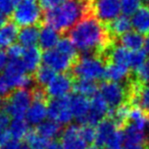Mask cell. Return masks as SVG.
I'll list each match as a JSON object with an SVG mask.
<instances>
[{"mask_svg":"<svg viewBox=\"0 0 149 149\" xmlns=\"http://www.w3.org/2000/svg\"><path fill=\"white\" fill-rule=\"evenodd\" d=\"M145 42L144 35H142L139 32L135 31V30H131V31L125 33L120 37V44L126 47L127 49L132 50V51H136V50H140L143 48Z\"/></svg>","mask_w":149,"mask_h":149,"instance_id":"7402d4cb","label":"cell"},{"mask_svg":"<svg viewBox=\"0 0 149 149\" xmlns=\"http://www.w3.org/2000/svg\"><path fill=\"white\" fill-rule=\"evenodd\" d=\"M135 79L143 85H149V59L135 70Z\"/></svg>","mask_w":149,"mask_h":149,"instance_id":"836d02e7","label":"cell"},{"mask_svg":"<svg viewBox=\"0 0 149 149\" xmlns=\"http://www.w3.org/2000/svg\"><path fill=\"white\" fill-rule=\"evenodd\" d=\"M90 111L86 118L85 125H92V126H97L102 120L107 118L109 114V106L107 102L105 101L99 91L90 98Z\"/></svg>","mask_w":149,"mask_h":149,"instance_id":"30bf717a","label":"cell"},{"mask_svg":"<svg viewBox=\"0 0 149 149\" xmlns=\"http://www.w3.org/2000/svg\"><path fill=\"white\" fill-rule=\"evenodd\" d=\"M55 70L43 63L34 72V80H35V83L38 87L46 88L50 84V82L55 78Z\"/></svg>","mask_w":149,"mask_h":149,"instance_id":"484cf974","label":"cell"},{"mask_svg":"<svg viewBox=\"0 0 149 149\" xmlns=\"http://www.w3.org/2000/svg\"><path fill=\"white\" fill-rule=\"evenodd\" d=\"M147 131L149 133V116H148V124H147Z\"/></svg>","mask_w":149,"mask_h":149,"instance_id":"816d5d0a","label":"cell"},{"mask_svg":"<svg viewBox=\"0 0 149 149\" xmlns=\"http://www.w3.org/2000/svg\"><path fill=\"white\" fill-rule=\"evenodd\" d=\"M19 26L15 22H7L0 27V48H7L17 40Z\"/></svg>","mask_w":149,"mask_h":149,"instance_id":"44dd1931","label":"cell"},{"mask_svg":"<svg viewBox=\"0 0 149 149\" xmlns=\"http://www.w3.org/2000/svg\"><path fill=\"white\" fill-rule=\"evenodd\" d=\"M74 78L72 74L66 72H60L56 74L55 78L50 82V84L45 88L46 94L50 98H58L68 96V94L74 87Z\"/></svg>","mask_w":149,"mask_h":149,"instance_id":"9c48e42d","label":"cell"},{"mask_svg":"<svg viewBox=\"0 0 149 149\" xmlns=\"http://www.w3.org/2000/svg\"><path fill=\"white\" fill-rule=\"evenodd\" d=\"M80 134L88 145L95 143L96 139V128L92 125H81Z\"/></svg>","mask_w":149,"mask_h":149,"instance_id":"d6a6232c","label":"cell"},{"mask_svg":"<svg viewBox=\"0 0 149 149\" xmlns=\"http://www.w3.org/2000/svg\"><path fill=\"white\" fill-rule=\"evenodd\" d=\"M48 118L59 123L62 126H68L74 120L70 107V95L58 98H51L47 102Z\"/></svg>","mask_w":149,"mask_h":149,"instance_id":"8992f818","label":"cell"},{"mask_svg":"<svg viewBox=\"0 0 149 149\" xmlns=\"http://www.w3.org/2000/svg\"><path fill=\"white\" fill-rule=\"evenodd\" d=\"M42 61L44 64L50 66L56 72L60 74V72H66L68 70H72L77 60L62 53L56 48H53V49L45 50L43 52Z\"/></svg>","mask_w":149,"mask_h":149,"instance_id":"ba28073f","label":"cell"},{"mask_svg":"<svg viewBox=\"0 0 149 149\" xmlns=\"http://www.w3.org/2000/svg\"><path fill=\"white\" fill-rule=\"evenodd\" d=\"M13 3H15V5H17V4H19V2H21L22 0H13Z\"/></svg>","mask_w":149,"mask_h":149,"instance_id":"681fc988","label":"cell"},{"mask_svg":"<svg viewBox=\"0 0 149 149\" xmlns=\"http://www.w3.org/2000/svg\"><path fill=\"white\" fill-rule=\"evenodd\" d=\"M13 22L19 27L41 26L43 19L42 7L39 0H22L15 5L11 15Z\"/></svg>","mask_w":149,"mask_h":149,"instance_id":"277c9868","label":"cell"},{"mask_svg":"<svg viewBox=\"0 0 149 149\" xmlns=\"http://www.w3.org/2000/svg\"><path fill=\"white\" fill-rule=\"evenodd\" d=\"M60 142L63 149H88L89 145L84 141L80 134V127L68 125L61 133Z\"/></svg>","mask_w":149,"mask_h":149,"instance_id":"7c38bea8","label":"cell"},{"mask_svg":"<svg viewBox=\"0 0 149 149\" xmlns=\"http://www.w3.org/2000/svg\"><path fill=\"white\" fill-rule=\"evenodd\" d=\"M25 47L22 46L19 43H13L9 47L6 48V53L8 55L9 59H13V58H22L24 53Z\"/></svg>","mask_w":149,"mask_h":149,"instance_id":"e575fe53","label":"cell"},{"mask_svg":"<svg viewBox=\"0 0 149 149\" xmlns=\"http://www.w3.org/2000/svg\"><path fill=\"white\" fill-rule=\"evenodd\" d=\"M93 0H68L65 3L54 8L45 10L43 22L57 30L65 33L80 21L92 15Z\"/></svg>","mask_w":149,"mask_h":149,"instance_id":"7a4b0ae2","label":"cell"},{"mask_svg":"<svg viewBox=\"0 0 149 149\" xmlns=\"http://www.w3.org/2000/svg\"><path fill=\"white\" fill-rule=\"evenodd\" d=\"M122 13L128 17H132L141 6H143L142 0H120Z\"/></svg>","mask_w":149,"mask_h":149,"instance_id":"1f68e13d","label":"cell"},{"mask_svg":"<svg viewBox=\"0 0 149 149\" xmlns=\"http://www.w3.org/2000/svg\"><path fill=\"white\" fill-rule=\"evenodd\" d=\"M19 149H31V148H30L27 144H22V146H21V148H19Z\"/></svg>","mask_w":149,"mask_h":149,"instance_id":"7dc6e473","label":"cell"},{"mask_svg":"<svg viewBox=\"0 0 149 149\" xmlns=\"http://www.w3.org/2000/svg\"><path fill=\"white\" fill-rule=\"evenodd\" d=\"M124 149H149L148 144H139V145H125Z\"/></svg>","mask_w":149,"mask_h":149,"instance_id":"7bdbcfd3","label":"cell"},{"mask_svg":"<svg viewBox=\"0 0 149 149\" xmlns=\"http://www.w3.org/2000/svg\"><path fill=\"white\" fill-rule=\"evenodd\" d=\"M142 3L144 6L149 7V0H142Z\"/></svg>","mask_w":149,"mask_h":149,"instance_id":"bcb514c9","label":"cell"},{"mask_svg":"<svg viewBox=\"0 0 149 149\" xmlns=\"http://www.w3.org/2000/svg\"><path fill=\"white\" fill-rule=\"evenodd\" d=\"M62 131H63L62 130V125L51 120V118L45 120L36 127V132L39 133L41 136L47 138L48 140H50V139L53 140L56 137L61 136Z\"/></svg>","mask_w":149,"mask_h":149,"instance_id":"603a6c76","label":"cell"},{"mask_svg":"<svg viewBox=\"0 0 149 149\" xmlns=\"http://www.w3.org/2000/svg\"><path fill=\"white\" fill-rule=\"evenodd\" d=\"M132 27L142 35L149 34V7L141 6L131 17Z\"/></svg>","mask_w":149,"mask_h":149,"instance_id":"d6986e66","label":"cell"},{"mask_svg":"<svg viewBox=\"0 0 149 149\" xmlns=\"http://www.w3.org/2000/svg\"><path fill=\"white\" fill-rule=\"evenodd\" d=\"M33 101L32 90L15 89L3 100L2 108L13 118H25L26 112Z\"/></svg>","mask_w":149,"mask_h":149,"instance_id":"5b68a950","label":"cell"},{"mask_svg":"<svg viewBox=\"0 0 149 149\" xmlns=\"http://www.w3.org/2000/svg\"><path fill=\"white\" fill-rule=\"evenodd\" d=\"M11 92H13V89L7 83L6 79L3 77V74L0 76V97L2 99H5Z\"/></svg>","mask_w":149,"mask_h":149,"instance_id":"d590c367","label":"cell"},{"mask_svg":"<svg viewBox=\"0 0 149 149\" xmlns=\"http://www.w3.org/2000/svg\"><path fill=\"white\" fill-rule=\"evenodd\" d=\"M46 149H63V147H62V144L59 140L53 139V140H51L49 142Z\"/></svg>","mask_w":149,"mask_h":149,"instance_id":"b9f144b4","label":"cell"},{"mask_svg":"<svg viewBox=\"0 0 149 149\" xmlns=\"http://www.w3.org/2000/svg\"><path fill=\"white\" fill-rule=\"evenodd\" d=\"M6 23H7V15H4L2 11H0V27H2Z\"/></svg>","mask_w":149,"mask_h":149,"instance_id":"ee69618b","label":"cell"},{"mask_svg":"<svg viewBox=\"0 0 149 149\" xmlns=\"http://www.w3.org/2000/svg\"><path fill=\"white\" fill-rule=\"evenodd\" d=\"M48 116L47 102L45 99H33L26 112L25 118L30 126L37 127Z\"/></svg>","mask_w":149,"mask_h":149,"instance_id":"4fadbf2b","label":"cell"},{"mask_svg":"<svg viewBox=\"0 0 149 149\" xmlns=\"http://www.w3.org/2000/svg\"><path fill=\"white\" fill-rule=\"evenodd\" d=\"M120 0H93L92 15L103 25H108L114 19L120 15Z\"/></svg>","mask_w":149,"mask_h":149,"instance_id":"52a82bcc","label":"cell"},{"mask_svg":"<svg viewBox=\"0 0 149 149\" xmlns=\"http://www.w3.org/2000/svg\"><path fill=\"white\" fill-rule=\"evenodd\" d=\"M8 55H7L6 51L3 50V48H0V72L4 70L6 64L8 63Z\"/></svg>","mask_w":149,"mask_h":149,"instance_id":"60d3db41","label":"cell"},{"mask_svg":"<svg viewBox=\"0 0 149 149\" xmlns=\"http://www.w3.org/2000/svg\"><path fill=\"white\" fill-rule=\"evenodd\" d=\"M131 68L123 64L107 62L105 68V79L110 82L125 83L131 79Z\"/></svg>","mask_w":149,"mask_h":149,"instance_id":"9a60e30c","label":"cell"},{"mask_svg":"<svg viewBox=\"0 0 149 149\" xmlns=\"http://www.w3.org/2000/svg\"><path fill=\"white\" fill-rule=\"evenodd\" d=\"M125 133V140L126 145H139V144H146V134L145 131H141L134 128L132 126L126 125L124 127Z\"/></svg>","mask_w":149,"mask_h":149,"instance_id":"83f0119b","label":"cell"},{"mask_svg":"<svg viewBox=\"0 0 149 149\" xmlns=\"http://www.w3.org/2000/svg\"><path fill=\"white\" fill-rule=\"evenodd\" d=\"M60 39V33L53 27L46 24H42L39 36V46L41 49L49 50L55 48Z\"/></svg>","mask_w":149,"mask_h":149,"instance_id":"2e32d148","label":"cell"},{"mask_svg":"<svg viewBox=\"0 0 149 149\" xmlns=\"http://www.w3.org/2000/svg\"><path fill=\"white\" fill-rule=\"evenodd\" d=\"M15 5L13 0H0V11H2L4 15H13Z\"/></svg>","mask_w":149,"mask_h":149,"instance_id":"74e56055","label":"cell"},{"mask_svg":"<svg viewBox=\"0 0 149 149\" xmlns=\"http://www.w3.org/2000/svg\"><path fill=\"white\" fill-rule=\"evenodd\" d=\"M90 98L78 93L70 95V107L72 116L80 125H85L86 118L90 111Z\"/></svg>","mask_w":149,"mask_h":149,"instance_id":"8fae6325","label":"cell"},{"mask_svg":"<svg viewBox=\"0 0 149 149\" xmlns=\"http://www.w3.org/2000/svg\"><path fill=\"white\" fill-rule=\"evenodd\" d=\"M80 56H101L111 44V37L105 25L93 15L84 17L68 32Z\"/></svg>","mask_w":149,"mask_h":149,"instance_id":"6da1fadb","label":"cell"},{"mask_svg":"<svg viewBox=\"0 0 149 149\" xmlns=\"http://www.w3.org/2000/svg\"><path fill=\"white\" fill-rule=\"evenodd\" d=\"M126 145L124 129L118 128L104 145V149H124Z\"/></svg>","mask_w":149,"mask_h":149,"instance_id":"4dcf8cb0","label":"cell"},{"mask_svg":"<svg viewBox=\"0 0 149 149\" xmlns=\"http://www.w3.org/2000/svg\"><path fill=\"white\" fill-rule=\"evenodd\" d=\"M9 127H5L3 125H0V145H2L6 141L11 138L10 133H9Z\"/></svg>","mask_w":149,"mask_h":149,"instance_id":"ab89813d","label":"cell"},{"mask_svg":"<svg viewBox=\"0 0 149 149\" xmlns=\"http://www.w3.org/2000/svg\"><path fill=\"white\" fill-rule=\"evenodd\" d=\"M72 90L74 91V93L91 98L99 91V88L97 86V82L95 81L88 79H76L74 81Z\"/></svg>","mask_w":149,"mask_h":149,"instance_id":"d4e9b609","label":"cell"},{"mask_svg":"<svg viewBox=\"0 0 149 149\" xmlns=\"http://www.w3.org/2000/svg\"><path fill=\"white\" fill-rule=\"evenodd\" d=\"M148 146H149V144H148Z\"/></svg>","mask_w":149,"mask_h":149,"instance_id":"f5cc1de1","label":"cell"},{"mask_svg":"<svg viewBox=\"0 0 149 149\" xmlns=\"http://www.w3.org/2000/svg\"><path fill=\"white\" fill-rule=\"evenodd\" d=\"M55 48L59 51H61L62 53L66 54L70 57L74 58V59L78 60L80 57V54L78 49L76 48L74 44L72 42V40L68 37H62L59 39L57 45L55 46Z\"/></svg>","mask_w":149,"mask_h":149,"instance_id":"f546056e","label":"cell"},{"mask_svg":"<svg viewBox=\"0 0 149 149\" xmlns=\"http://www.w3.org/2000/svg\"><path fill=\"white\" fill-rule=\"evenodd\" d=\"M66 1H68V0H39L40 5L44 10H48V9L57 7L65 3Z\"/></svg>","mask_w":149,"mask_h":149,"instance_id":"8d00e7d4","label":"cell"},{"mask_svg":"<svg viewBox=\"0 0 149 149\" xmlns=\"http://www.w3.org/2000/svg\"><path fill=\"white\" fill-rule=\"evenodd\" d=\"M143 49L145 50V52L147 53V55H149V37L145 39L144 46H143Z\"/></svg>","mask_w":149,"mask_h":149,"instance_id":"f6af8a7d","label":"cell"},{"mask_svg":"<svg viewBox=\"0 0 149 149\" xmlns=\"http://www.w3.org/2000/svg\"><path fill=\"white\" fill-rule=\"evenodd\" d=\"M2 104H3V101H2V98L0 97V108L2 107Z\"/></svg>","mask_w":149,"mask_h":149,"instance_id":"f907efd6","label":"cell"},{"mask_svg":"<svg viewBox=\"0 0 149 149\" xmlns=\"http://www.w3.org/2000/svg\"><path fill=\"white\" fill-rule=\"evenodd\" d=\"M42 55L43 53H41L37 46L25 48L23 56H22V60H23V63L28 74H34V72L41 65Z\"/></svg>","mask_w":149,"mask_h":149,"instance_id":"e0dca14e","label":"cell"},{"mask_svg":"<svg viewBox=\"0 0 149 149\" xmlns=\"http://www.w3.org/2000/svg\"><path fill=\"white\" fill-rule=\"evenodd\" d=\"M130 104L132 106H139L147 114H149V85L139 83Z\"/></svg>","mask_w":149,"mask_h":149,"instance_id":"cb8c5ba5","label":"cell"},{"mask_svg":"<svg viewBox=\"0 0 149 149\" xmlns=\"http://www.w3.org/2000/svg\"><path fill=\"white\" fill-rule=\"evenodd\" d=\"M107 31L111 38H120L125 33L131 31L132 29V22L128 15H118L116 19H114L111 23L106 25Z\"/></svg>","mask_w":149,"mask_h":149,"instance_id":"ac0fdd59","label":"cell"},{"mask_svg":"<svg viewBox=\"0 0 149 149\" xmlns=\"http://www.w3.org/2000/svg\"><path fill=\"white\" fill-rule=\"evenodd\" d=\"M22 146V143L19 140H15L13 138H10L8 141L0 145V149H19Z\"/></svg>","mask_w":149,"mask_h":149,"instance_id":"f35d334b","label":"cell"},{"mask_svg":"<svg viewBox=\"0 0 149 149\" xmlns=\"http://www.w3.org/2000/svg\"><path fill=\"white\" fill-rule=\"evenodd\" d=\"M26 144L31 149H46L50 141L47 138L41 136L38 132L30 131L25 138Z\"/></svg>","mask_w":149,"mask_h":149,"instance_id":"f1b7e54d","label":"cell"},{"mask_svg":"<svg viewBox=\"0 0 149 149\" xmlns=\"http://www.w3.org/2000/svg\"><path fill=\"white\" fill-rule=\"evenodd\" d=\"M88 149H102V148H100V147H98V146H95V145H94V146H91V147H89V148Z\"/></svg>","mask_w":149,"mask_h":149,"instance_id":"c3c4849f","label":"cell"},{"mask_svg":"<svg viewBox=\"0 0 149 149\" xmlns=\"http://www.w3.org/2000/svg\"><path fill=\"white\" fill-rule=\"evenodd\" d=\"M106 63L101 56H80L72 68V77L98 82L105 79Z\"/></svg>","mask_w":149,"mask_h":149,"instance_id":"3957f363","label":"cell"},{"mask_svg":"<svg viewBox=\"0 0 149 149\" xmlns=\"http://www.w3.org/2000/svg\"><path fill=\"white\" fill-rule=\"evenodd\" d=\"M40 30L38 26H28L23 27L19 32L17 41L25 48L33 47L39 44Z\"/></svg>","mask_w":149,"mask_h":149,"instance_id":"ffe728a7","label":"cell"},{"mask_svg":"<svg viewBox=\"0 0 149 149\" xmlns=\"http://www.w3.org/2000/svg\"><path fill=\"white\" fill-rule=\"evenodd\" d=\"M118 129L116 124L109 118H105L102 120L96 128V139H95V146H98L100 148H103L106 144L107 140L112 136L114 132Z\"/></svg>","mask_w":149,"mask_h":149,"instance_id":"5bb4252c","label":"cell"},{"mask_svg":"<svg viewBox=\"0 0 149 149\" xmlns=\"http://www.w3.org/2000/svg\"><path fill=\"white\" fill-rule=\"evenodd\" d=\"M30 125L26 120L25 118H13L9 125V133H10L11 138L15 140L21 141L22 139H25L28 133L30 132Z\"/></svg>","mask_w":149,"mask_h":149,"instance_id":"4316f807","label":"cell"}]
</instances>
